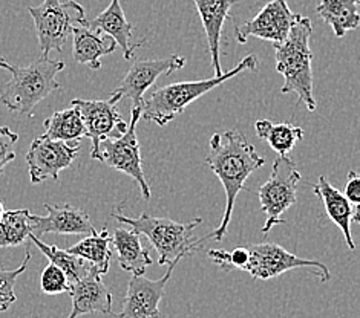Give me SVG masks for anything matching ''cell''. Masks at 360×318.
Here are the masks:
<instances>
[{"label": "cell", "mask_w": 360, "mask_h": 318, "mask_svg": "<svg viewBox=\"0 0 360 318\" xmlns=\"http://www.w3.org/2000/svg\"><path fill=\"white\" fill-rule=\"evenodd\" d=\"M207 164L215 173L226 192V210L219 227L202 240L215 239L221 242L227 234L229 223L233 214L238 194L245 190V180L253 171L265 164V159L256 152L253 145L247 141L241 131H227L224 133H215L210 138V152L205 157Z\"/></svg>", "instance_id": "6da1fadb"}, {"label": "cell", "mask_w": 360, "mask_h": 318, "mask_svg": "<svg viewBox=\"0 0 360 318\" xmlns=\"http://www.w3.org/2000/svg\"><path fill=\"white\" fill-rule=\"evenodd\" d=\"M118 223L129 225L132 231L149 239L150 245L158 253L160 266H172L187 256H192L202 248L204 240L196 239L193 231L201 225L202 219L195 218L188 222H176L167 218H153L148 213L139 218L124 216L122 213H112Z\"/></svg>", "instance_id": "7a4b0ae2"}, {"label": "cell", "mask_w": 360, "mask_h": 318, "mask_svg": "<svg viewBox=\"0 0 360 318\" xmlns=\"http://www.w3.org/2000/svg\"><path fill=\"white\" fill-rule=\"evenodd\" d=\"M313 36L311 20L308 17H299L291 27L287 39L276 43L274 55H276V69L284 77L282 93H297L307 109L316 110V100L313 95V53L310 39Z\"/></svg>", "instance_id": "3957f363"}, {"label": "cell", "mask_w": 360, "mask_h": 318, "mask_svg": "<svg viewBox=\"0 0 360 318\" xmlns=\"http://www.w3.org/2000/svg\"><path fill=\"white\" fill-rule=\"evenodd\" d=\"M243 71H258V57L253 54L247 55L231 71L222 72L218 77L213 75L207 80L179 81L155 89L148 100L143 101L141 118H144L146 121L155 123L160 127H165L178 115H181L191 102L201 98L205 93H209Z\"/></svg>", "instance_id": "277c9868"}, {"label": "cell", "mask_w": 360, "mask_h": 318, "mask_svg": "<svg viewBox=\"0 0 360 318\" xmlns=\"http://www.w3.org/2000/svg\"><path fill=\"white\" fill-rule=\"evenodd\" d=\"M63 69L65 62L49 57H40L25 67L13 66L11 80L0 91V102L11 112L32 115L40 101L60 89L56 77Z\"/></svg>", "instance_id": "5b68a950"}, {"label": "cell", "mask_w": 360, "mask_h": 318, "mask_svg": "<svg viewBox=\"0 0 360 318\" xmlns=\"http://www.w3.org/2000/svg\"><path fill=\"white\" fill-rule=\"evenodd\" d=\"M28 13L36 25L41 57H49L51 51L60 53L72 28L86 20L83 6L75 0H44L39 6H30Z\"/></svg>", "instance_id": "8992f818"}, {"label": "cell", "mask_w": 360, "mask_h": 318, "mask_svg": "<svg viewBox=\"0 0 360 318\" xmlns=\"http://www.w3.org/2000/svg\"><path fill=\"white\" fill-rule=\"evenodd\" d=\"M301 179L296 162L290 157H279L273 162L269 180L258 190L261 210L265 213V223L261 228L264 236H269L276 225L285 223L282 216L296 204V190Z\"/></svg>", "instance_id": "52a82bcc"}, {"label": "cell", "mask_w": 360, "mask_h": 318, "mask_svg": "<svg viewBox=\"0 0 360 318\" xmlns=\"http://www.w3.org/2000/svg\"><path fill=\"white\" fill-rule=\"evenodd\" d=\"M141 107H132L131 121L127 124V131L120 135L108 138L98 144L97 150L91 154L92 159L105 162L110 168H115L122 173L131 176L139 184L143 197L150 199V187L146 180L143 171V159L140 152L139 135H136V124L140 123Z\"/></svg>", "instance_id": "ba28073f"}, {"label": "cell", "mask_w": 360, "mask_h": 318, "mask_svg": "<svg viewBox=\"0 0 360 318\" xmlns=\"http://www.w3.org/2000/svg\"><path fill=\"white\" fill-rule=\"evenodd\" d=\"M250 251V260L245 272L250 274L255 280H271L282 276L284 272L305 268L321 281H330L331 274L319 260H307L293 253L287 251L276 244H256L247 246Z\"/></svg>", "instance_id": "9c48e42d"}, {"label": "cell", "mask_w": 360, "mask_h": 318, "mask_svg": "<svg viewBox=\"0 0 360 318\" xmlns=\"http://www.w3.org/2000/svg\"><path fill=\"white\" fill-rule=\"evenodd\" d=\"M184 65L186 58L181 55H169L158 60H139L126 72V77L118 84V88L110 92V97H114L117 101L129 98L132 101V107H141L146 91L155 84L161 75H172L183 69Z\"/></svg>", "instance_id": "30bf717a"}, {"label": "cell", "mask_w": 360, "mask_h": 318, "mask_svg": "<svg viewBox=\"0 0 360 318\" xmlns=\"http://www.w3.org/2000/svg\"><path fill=\"white\" fill-rule=\"evenodd\" d=\"M79 152L80 144L49 140L45 135L37 136L27 153L31 184L37 185L45 183L46 179L58 180L60 171L71 167Z\"/></svg>", "instance_id": "8fae6325"}, {"label": "cell", "mask_w": 360, "mask_h": 318, "mask_svg": "<svg viewBox=\"0 0 360 318\" xmlns=\"http://www.w3.org/2000/svg\"><path fill=\"white\" fill-rule=\"evenodd\" d=\"M299 17L301 14L291 11L288 0H270L252 20L239 27L235 25V36L241 45L247 43L248 37H258L276 45L287 39Z\"/></svg>", "instance_id": "7c38bea8"}, {"label": "cell", "mask_w": 360, "mask_h": 318, "mask_svg": "<svg viewBox=\"0 0 360 318\" xmlns=\"http://www.w3.org/2000/svg\"><path fill=\"white\" fill-rule=\"evenodd\" d=\"M117 102L114 97L109 100L75 98L71 101V106L80 112L84 128H86V138L92 141L91 154L97 150L101 141L112 138L115 131L120 135L127 131V123H124L122 115L118 114Z\"/></svg>", "instance_id": "4fadbf2b"}, {"label": "cell", "mask_w": 360, "mask_h": 318, "mask_svg": "<svg viewBox=\"0 0 360 318\" xmlns=\"http://www.w3.org/2000/svg\"><path fill=\"white\" fill-rule=\"evenodd\" d=\"M176 265L167 266V272L158 280L144 276H132L127 285L122 312L117 318H161L160 302L165 297V288Z\"/></svg>", "instance_id": "5bb4252c"}, {"label": "cell", "mask_w": 360, "mask_h": 318, "mask_svg": "<svg viewBox=\"0 0 360 318\" xmlns=\"http://www.w3.org/2000/svg\"><path fill=\"white\" fill-rule=\"evenodd\" d=\"M46 216L31 214L32 234L40 237L44 234H97L89 214L71 204L49 205L45 204Z\"/></svg>", "instance_id": "9a60e30c"}, {"label": "cell", "mask_w": 360, "mask_h": 318, "mask_svg": "<svg viewBox=\"0 0 360 318\" xmlns=\"http://www.w3.org/2000/svg\"><path fill=\"white\" fill-rule=\"evenodd\" d=\"M70 294L72 298V309L68 318H79L92 312L114 315L112 294L101 281L100 274L91 268L80 280L71 283Z\"/></svg>", "instance_id": "2e32d148"}, {"label": "cell", "mask_w": 360, "mask_h": 318, "mask_svg": "<svg viewBox=\"0 0 360 318\" xmlns=\"http://www.w3.org/2000/svg\"><path fill=\"white\" fill-rule=\"evenodd\" d=\"M193 4L198 10L200 19L202 22V27L205 31V37H207V45L212 57V66L215 77L222 74L221 67V37H222V28H224V22L230 19V10L233 8L238 0H193Z\"/></svg>", "instance_id": "e0dca14e"}, {"label": "cell", "mask_w": 360, "mask_h": 318, "mask_svg": "<svg viewBox=\"0 0 360 318\" xmlns=\"http://www.w3.org/2000/svg\"><path fill=\"white\" fill-rule=\"evenodd\" d=\"M311 188H313V193L316 196H319V199L322 201L327 216L331 219L333 223H336V225L340 228L348 248L356 249L353 236H351V223L360 222L359 219L360 205L359 207L351 205L347 197L344 196V193L339 192L336 187H333L330 184V180L325 176H321L317 179V183Z\"/></svg>", "instance_id": "ac0fdd59"}, {"label": "cell", "mask_w": 360, "mask_h": 318, "mask_svg": "<svg viewBox=\"0 0 360 318\" xmlns=\"http://www.w3.org/2000/svg\"><path fill=\"white\" fill-rule=\"evenodd\" d=\"M84 23L91 29L112 37L117 45L122 48L123 57L126 60H131L134 57L135 49L141 48L146 43V39H143L141 41L131 43L134 25L127 22L120 0H112L105 11H101L97 17H94V19L86 20Z\"/></svg>", "instance_id": "d6986e66"}, {"label": "cell", "mask_w": 360, "mask_h": 318, "mask_svg": "<svg viewBox=\"0 0 360 318\" xmlns=\"http://www.w3.org/2000/svg\"><path fill=\"white\" fill-rule=\"evenodd\" d=\"M84 22L72 28V57L75 63L86 65L89 69L98 71L101 67L100 60L105 55L112 54L118 45L112 37L91 29Z\"/></svg>", "instance_id": "ffe728a7"}, {"label": "cell", "mask_w": 360, "mask_h": 318, "mask_svg": "<svg viewBox=\"0 0 360 318\" xmlns=\"http://www.w3.org/2000/svg\"><path fill=\"white\" fill-rule=\"evenodd\" d=\"M110 240H112L117 260L122 270L131 272L132 276H144L146 270L153 260L150 257V249L143 246L140 234L132 230L115 228Z\"/></svg>", "instance_id": "44dd1931"}, {"label": "cell", "mask_w": 360, "mask_h": 318, "mask_svg": "<svg viewBox=\"0 0 360 318\" xmlns=\"http://www.w3.org/2000/svg\"><path fill=\"white\" fill-rule=\"evenodd\" d=\"M316 13L330 25L338 39L344 37L348 31L357 29L360 25L359 0H322Z\"/></svg>", "instance_id": "7402d4cb"}, {"label": "cell", "mask_w": 360, "mask_h": 318, "mask_svg": "<svg viewBox=\"0 0 360 318\" xmlns=\"http://www.w3.org/2000/svg\"><path fill=\"white\" fill-rule=\"evenodd\" d=\"M110 245H112V240H110L108 230L103 228L100 233L82 239L79 244L68 248L66 251L80 257L82 260L89 265V268L92 271H96L103 277L105 274L109 272L110 259H112V249H110Z\"/></svg>", "instance_id": "603a6c76"}, {"label": "cell", "mask_w": 360, "mask_h": 318, "mask_svg": "<svg viewBox=\"0 0 360 318\" xmlns=\"http://www.w3.org/2000/svg\"><path fill=\"white\" fill-rule=\"evenodd\" d=\"M45 136L68 144H80L83 138H86V128L79 109L71 106L51 115L45 121Z\"/></svg>", "instance_id": "cb8c5ba5"}, {"label": "cell", "mask_w": 360, "mask_h": 318, "mask_svg": "<svg viewBox=\"0 0 360 318\" xmlns=\"http://www.w3.org/2000/svg\"><path fill=\"white\" fill-rule=\"evenodd\" d=\"M256 135L269 143L270 147L279 153V157H288L295 145L302 141L304 128L291 123H273L270 119H259L255 124Z\"/></svg>", "instance_id": "d4e9b609"}, {"label": "cell", "mask_w": 360, "mask_h": 318, "mask_svg": "<svg viewBox=\"0 0 360 318\" xmlns=\"http://www.w3.org/2000/svg\"><path fill=\"white\" fill-rule=\"evenodd\" d=\"M31 233L30 210H8L0 219V248L19 246L25 244Z\"/></svg>", "instance_id": "484cf974"}, {"label": "cell", "mask_w": 360, "mask_h": 318, "mask_svg": "<svg viewBox=\"0 0 360 318\" xmlns=\"http://www.w3.org/2000/svg\"><path fill=\"white\" fill-rule=\"evenodd\" d=\"M28 239L40 249L41 253L46 256L49 263H54L56 266H58L60 270L65 271L66 277L70 279L71 283H75L77 280H80L84 274L88 272L89 265L84 260H82L80 257L68 253L66 249H60L56 245H48L45 242H41L40 237H36L32 233L30 234Z\"/></svg>", "instance_id": "4316f807"}, {"label": "cell", "mask_w": 360, "mask_h": 318, "mask_svg": "<svg viewBox=\"0 0 360 318\" xmlns=\"http://www.w3.org/2000/svg\"><path fill=\"white\" fill-rule=\"evenodd\" d=\"M31 251L30 248L27 249V253H25V259L22 262V265L19 268L15 270H4L2 265H0V312H5L10 309V306L13 303H15V292H14V286H15V281L19 279L22 274L27 271L28 265L31 262Z\"/></svg>", "instance_id": "83f0119b"}, {"label": "cell", "mask_w": 360, "mask_h": 318, "mask_svg": "<svg viewBox=\"0 0 360 318\" xmlns=\"http://www.w3.org/2000/svg\"><path fill=\"white\" fill-rule=\"evenodd\" d=\"M209 259L217 263L221 270L229 271H245L248 260H250V251L247 246L235 248L233 251H226V249H210L207 253Z\"/></svg>", "instance_id": "f1b7e54d"}, {"label": "cell", "mask_w": 360, "mask_h": 318, "mask_svg": "<svg viewBox=\"0 0 360 318\" xmlns=\"http://www.w3.org/2000/svg\"><path fill=\"white\" fill-rule=\"evenodd\" d=\"M40 289L46 296H57L71 291V281L63 270L49 263L40 274Z\"/></svg>", "instance_id": "f546056e"}, {"label": "cell", "mask_w": 360, "mask_h": 318, "mask_svg": "<svg viewBox=\"0 0 360 318\" xmlns=\"http://www.w3.org/2000/svg\"><path fill=\"white\" fill-rule=\"evenodd\" d=\"M17 141H19V135L8 126H0V176L4 173V168L15 159L14 145Z\"/></svg>", "instance_id": "4dcf8cb0"}, {"label": "cell", "mask_w": 360, "mask_h": 318, "mask_svg": "<svg viewBox=\"0 0 360 318\" xmlns=\"http://www.w3.org/2000/svg\"><path fill=\"white\" fill-rule=\"evenodd\" d=\"M344 196L347 197L351 205H356V207L360 205V176L354 170H351L348 173Z\"/></svg>", "instance_id": "1f68e13d"}, {"label": "cell", "mask_w": 360, "mask_h": 318, "mask_svg": "<svg viewBox=\"0 0 360 318\" xmlns=\"http://www.w3.org/2000/svg\"><path fill=\"white\" fill-rule=\"evenodd\" d=\"M0 67H2V69H6V71H10V72H11V67H13V65L8 63L4 57H0Z\"/></svg>", "instance_id": "d6a6232c"}, {"label": "cell", "mask_w": 360, "mask_h": 318, "mask_svg": "<svg viewBox=\"0 0 360 318\" xmlns=\"http://www.w3.org/2000/svg\"><path fill=\"white\" fill-rule=\"evenodd\" d=\"M4 213H5V208H4V204H2V201H0V219H2V216H4Z\"/></svg>", "instance_id": "836d02e7"}]
</instances>
